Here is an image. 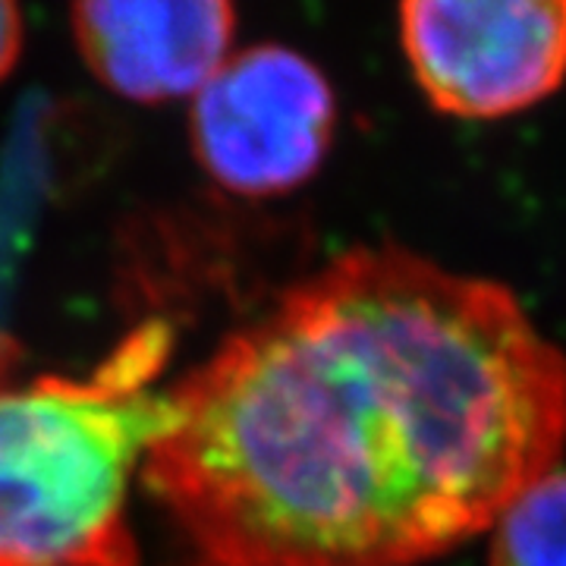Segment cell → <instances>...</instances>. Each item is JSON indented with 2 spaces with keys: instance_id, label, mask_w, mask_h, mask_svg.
Listing matches in <instances>:
<instances>
[{
  "instance_id": "8",
  "label": "cell",
  "mask_w": 566,
  "mask_h": 566,
  "mask_svg": "<svg viewBox=\"0 0 566 566\" xmlns=\"http://www.w3.org/2000/svg\"><path fill=\"white\" fill-rule=\"evenodd\" d=\"M20 359V349L10 346L7 337H0V390L10 387V375H13V365Z\"/></svg>"
},
{
  "instance_id": "6",
  "label": "cell",
  "mask_w": 566,
  "mask_h": 566,
  "mask_svg": "<svg viewBox=\"0 0 566 566\" xmlns=\"http://www.w3.org/2000/svg\"><path fill=\"white\" fill-rule=\"evenodd\" d=\"M488 532V566H566V469L523 488Z\"/></svg>"
},
{
  "instance_id": "3",
  "label": "cell",
  "mask_w": 566,
  "mask_h": 566,
  "mask_svg": "<svg viewBox=\"0 0 566 566\" xmlns=\"http://www.w3.org/2000/svg\"><path fill=\"white\" fill-rule=\"evenodd\" d=\"M337 129L334 88L305 54L255 44L230 54L192 95L189 139L205 177L264 202L296 192L322 170Z\"/></svg>"
},
{
  "instance_id": "4",
  "label": "cell",
  "mask_w": 566,
  "mask_h": 566,
  "mask_svg": "<svg viewBox=\"0 0 566 566\" xmlns=\"http://www.w3.org/2000/svg\"><path fill=\"white\" fill-rule=\"evenodd\" d=\"M400 41L434 111L501 120L566 82V0H400Z\"/></svg>"
},
{
  "instance_id": "2",
  "label": "cell",
  "mask_w": 566,
  "mask_h": 566,
  "mask_svg": "<svg viewBox=\"0 0 566 566\" xmlns=\"http://www.w3.org/2000/svg\"><path fill=\"white\" fill-rule=\"evenodd\" d=\"M170 346L142 324L85 378L0 390V566H139L129 488L170 424Z\"/></svg>"
},
{
  "instance_id": "1",
  "label": "cell",
  "mask_w": 566,
  "mask_h": 566,
  "mask_svg": "<svg viewBox=\"0 0 566 566\" xmlns=\"http://www.w3.org/2000/svg\"><path fill=\"white\" fill-rule=\"evenodd\" d=\"M186 566H422L560 463L566 356L506 283L353 245L167 387Z\"/></svg>"
},
{
  "instance_id": "7",
  "label": "cell",
  "mask_w": 566,
  "mask_h": 566,
  "mask_svg": "<svg viewBox=\"0 0 566 566\" xmlns=\"http://www.w3.org/2000/svg\"><path fill=\"white\" fill-rule=\"evenodd\" d=\"M22 51L20 0H0V82L13 73Z\"/></svg>"
},
{
  "instance_id": "5",
  "label": "cell",
  "mask_w": 566,
  "mask_h": 566,
  "mask_svg": "<svg viewBox=\"0 0 566 566\" xmlns=\"http://www.w3.org/2000/svg\"><path fill=\"white\" fill-rule=\"evenodd\" d=\"M82 61L139 104L192 98L233 54V0H76Z\"/></svg>"
}]
</instances>
